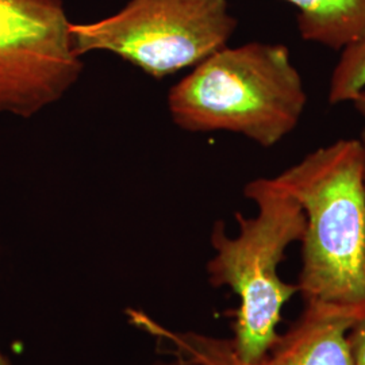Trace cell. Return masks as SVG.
Instances as JSON below:
<instances>
[{"mask_svg":"<svg viewBox=\"0 0 365 365\" xmlns=\"http://www.w3.org/2000/svg\"><path fill=\"white\" fill-rule=\"evenodd\" d=\"M306 215L303 299L365 313V185L359 138H342L306 155L274 178Z\"/></svg>","mask_w":365,"mask_h":365,"instance_id":"1","label":"cell"},{"mask_svg":"<svg viewBox=\"0 0 365 365\" xmlns=\"http://www.w3.org/2000/svg\"><path fill=\"white\" fill-rule=\"evenodd\" d=\"M167 102L182 130L227 131L272 148L299 126L307 92L286 45L249 42L212 53L170 88Z\"/></svg>","mask_w":365,"mask_h":365,"instance_id":"2","label":"cell"},{"mask_svg":"<svg viewBox=\"0 0 365 365\" xmlns=\"http://www.w3.org/2000/svg\"><path fill=\"white\" fill-rule=\"evenodd\" d=\"M244 195L256 205L257 214L252 218L235 214L240 227L235 237L226 233L223 222L214 225L211 245L215 255L207 262V274L212 287L232 288L238 297L230 342L242 361L252 363L279 339L283 309L299 294L297 284L280 277L279 267L287 249L302 241L306 215L274 178L249 182Z\"/></svg>","mask_w":365,"mask_h":365,"instance_id":"3","label":"cell"},{"mask_svg":"<svg viewBox=\"0 0 365 365\" xmlns=\"http://www.w3.org/2000/svg\"><path fill=\"white\" fill-rule=\"evenodd\" d=\"M227 0H130L90 24H71L78 57L110 52L155 78L200 64L237 30Z\"/></svg>","mask_w":365,"mask_h":365,"instance_id":"4","label":"cell"},{"mask_svg":"<svg viewBox=\"0 0 365 365\" xmlns=\"http://www.w3.org/2000/svg\"><path fill=\"white\" fill-rule=\"evenodd\" d=\"M71 24L63 0H0V114L34 117L78 83Z\"/></svg>","mask_w":365,"mask_h":365,"instance_id":"5","label":"cell"},{"mask_svg":"<svg viewBox=\"0 0 365 365\" xmlns=\"http://www.w3.org/2000/svg\"><path fill=\"white\" fill-rule=\"evenodd\" d=\"M365 313L329 303L307 302L303 313L269 352L247 363L235 354L230 339L199 333H175L141 313H133L138 325L170 345L176 357L196 365H352L348 334Z\"/></svg>","mask_w":365,"mask_h":365,"instance_id":"6","label":"cell"},{"mask_svg":"<svg viewBox=\"0 0 365 365\" xmlns=\"http://www.w3.org/2000/svg\"><path fill=\"white\" fill-rule=\"evenodd\" d=\"M297 9L300 37L342 51L365 30V0H284Z\"/></svg>","mask_w":365,"mask_h":365,"instance_id":"7","label":"cell"},{"mask_svg":"<svg viewBox=\"0 0 365 365\" xmlns=\"http://www.w3.org/2000/svg\"><path fill=\"white\" fill-rule=\"evenodd\" d=\"M339 52L329 83L331 105L351 103L357 93L365 90V30Z\"/></svg>","mask_w":365,"mask_h":365,"instance_id":"8","label":"cell"},{"mask_svg":"<svg viewBox=\"0 0 365 365\" xmlns=\"http://www.w3.org/2000/svg\"><path fill=\"white\" fill-rule=\"evenodd\" d=\"M348 339L352 365H365V317L359 319L357 324L351 329Z\"/></svg>","mask_w":365,"mask_h":365,"instance_id":"9","label":"cell"},{"mask_svg":"<svg viewBox=\"0 0 365 365\" xmlns=\"http://www.w3.org/2000/svg\"><path fill=\"white\" fill-rule=\"evenodd\" d=\"M351 105L356 110V113L365 120V90L353 98Z\"/></svg>","mask_w":365,"mask_h":365,"instance_id":"10","label":"cell"},{"mask_svg":"<svg viewBox=\"0 0 365 365\" xmlns=\"http://www.w3.org/2000/svg\"><path fill=\"white\" fill-rule=\"evenodd\" d=\"M153 365H196L192 363V361H190V360H185V359H182V357H175V360H172L170 363H157V364Z\"/></svg>","mask_w":365,"mask_h":365,"instance_id":"11","label":"cell"},{"mask_svg":"<svg viewBox=\"0 0 365 365\" xmlns=\"http://www.w3.org/2000/svg\"><path fill=\"white\" fill-rule=\"evenodd\" d=\"M359 141L361 144V149H363V178H364V185H365V129L361 131L360 137H359Z\"/></svg>","mask_w":365,"mask_h":365,"instance_id":"12","label":"cell"},{"mask_svg":"<svg viewBox=\"0 0 365 365\" xmlns=\"http://www.w3.org/2000/svg\"><path fill=\"white\" fill-rule=\"evenodd\" d=\"M0 365H13L10 363V360L1 353V351H0Z\"/></svg>","mask_w":365,"mask_h":365,"instance_id":"13","label":"cell"}]
</instances>
